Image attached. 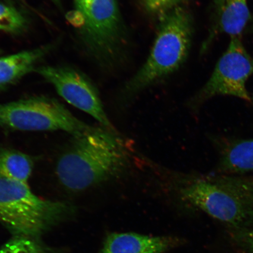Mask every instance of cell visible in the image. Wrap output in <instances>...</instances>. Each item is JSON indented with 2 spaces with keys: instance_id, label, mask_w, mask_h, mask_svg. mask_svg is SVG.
Wrapping results in <instances>:
<instances>
[{
  "instance_id": "cell-16",
  "label": "cell",
  "mask_w": 253,
  "mask_h": 253,
  "mask_svg": "<svg viewBox=\"0 0 253 253\" xmlns=\"http://www.w3.org/2000/svg\"><path fill=\"white\" fill-rule=\"evenodd\" d=\"M184 0H141V4L151 14H163L178 7Z\"/></svg>"
},
{
  "instance_id": "cell-14",
  "label": "cell",
  "mask_w": 253,
  "mask_h": 253,
  "mask_svg": "<svg viewBox=\"0 0 253 253\" xmlns=\"http://www.w3.org/2000/svg\"><path fill=\"white\" fill-rule=\"evenodd\" d=\"M27 20L18 9L0 3V31L17 34L27 27Z\"/></svg>"
},
{
  "instance_id": "cell-12",
  "label": "cell",
  "mask_w": 253,
  "mask_h": 253,
  "mask_svg": "<svg viewBox=\"0 0 253 253\" xmlns=\"http://www.w3.org/2000/svg\"><path fill=\"white\" fill-rule=\"evenodd\" d=\"M219 169L235 175L253 171V139L235 141L224 148Z\"/></svg>"
},
{
  "instance_id": "cell-8",
  "label": "cell",
  "mask_w": 253,
  "mask_h": 253,
  "mask_svg": "<svg viewBox=\"0 0 253 253\" xmlns=\"http://www.w3.org/2000/svg\"><path fill=\"white\" fill-rule=\"evenodd\" d=\"M82 28L85 39L94 49L102 52H112L121 34L116 0H93Z\"/></svg>"
},
{
  "instance_id": "cell-3",
  "label": "cell",
  "mask_w": 253,
  "mask_h": 253,
  "mask_svg": "<svg viewBox=\"0 0 253 253\" xmlns=\"http://www.w3.org/2000/svg\"><path fill=\"white\" fill-rule=\"evenodd\" d=\"M157 39L149 57L125 88L132 94L171 74L182 64L191 44V15L181 7L163 15Z\"/></svg>"
},
{
  "instance_id": "cell-7",
  "label": "cell",
  "mask_w": 253,
  "mask_h": 253,
  "mask_svg": "<svg viewBox=\"0 0 253 253\" xmlns=\"http://www.w3.org/2000/svg\"><path fill=\"white\" fill-rule=\"evenodd\" d=\"M34 71L52 84L66 102L90 115L103 127L116 132L92 84L80 72L70 68L50 66H41Z\"/></svg>"
},
{
  "instance_id": "cell-4",
  "label": "cell",
  "mask_w": 253,
  "mask_h": 253,
  "mask_svg": "<svg viewBox=\"0 0 253 253\" xmlns=\"http://www.w3.org/2000/svg\"><path fill=\"white\" fill-rule=\"evenodd\" d=\"M71 211L70 205L40 198L27 183L0 178V222L19 236L40 235Z\"/></svg>"
},
{
  "instance_id": "cell-1",
  "label": "cell",
  "mask_w": 253,
  "mask_h": 253,
  "mask_svg": "<svg viewBox=\"0 0 253 253\" xmlns=\"http://www.w3.org/2000/svg\"><path fill=\"white\" fill-rule=\"evenodd\" d=\"M74 137L72 146L57 164V176L64 187L84 191L124 171L128 153L116 132L91 126Z\"/></svg>"
},
{
  "instance_id": "cell-2",
  "label": "cell",
  "mask_w": 253,
  "mask_h": 253,
  "mask_svg": "<svg viewBox=\"0 0 253 253\" xmlns=\"http://www.w3.org/2000/svg\"><path fill=\"white\" fill-rule=\"evenodd\" d=\"M185 198L211 217L237 228L246 229L253 221V176L201 177L188 186Z\"/></svg>"
},
{
  "instance_id": "cell-20",
  "label": "cell",
  "mask_w": 253,
  "mask_h": 253,
  "mask_svg": "<svg viewBox=\"0 0 253 253\" xmlns=\"http://www.w3.org/2000/svg\"><path fill=\"white\" fill-rule=\"evenodd\" d=\"M18 1H20L21 2H25V1H24V0H18Z\"/></svg>"
},
{
  "instance_id": "cell-19",
  "label": "cell",
  "mask_w": 253,
  "mask_h": 253,
  "mask_svg": "<svg viewBox=\"0 0 253 253\" xmlns=\"http://www.w3.org/2000/svg\"><path fill=\"white\" fill-rule=\"evenodd\" d=\"M58 7H61V0H50Z\"/></svg>"
},
{
  "instance_id": "cell-17",
  "label": "cell",
  "mask_w": 253,
  "mask_h": 253,
  "mask_svg": "<svg viewBox=\"0 0 253 253\" xmlns=\"http://www.w3.org/2000/svg\"><path fill=\"white\" fill-rule=\"evenodd\" d=\"M236 239L249 253H253V230L239 229L235 233Z\"/></svg>"
},
{
  "instance_id": "cell-22",
  "label": "cell",
  "mask_w": 253,
  "mask_h": 253,
  "mask_svg": "<svg viewBox=\"0 0 253 253\" xmlns=\"http://www.w3.org/2000/svg\"></svg>"
},
{
  "instance_id": "cell-9",
  "label": "cell",
  "mask_w": 253,
  "mask_h": 253,
  "mask_svg": "<svg viewBox=\"0 0 253 253\" xmlns=\"http://www.w3.org/2000/svg\"><path fill=\"white\" fill-rule=\"evenodd\" d=\"M181 244L175 237L113 233L107 237L100 253H164Z\"/></svg>"
},
{
  "instance_id": "cell-6",
  "label": "cell",
  "mask_w": 253,
  "mask_h": 253,
  "mask_svg": "<svg viewBox=\"0 0 253 253\" xmlns=\"http://www.w3.org/2000/svg\"><path fill=\"white\" fill-rule=\"evenodd\" d=\"M253 75V58L241 37L230 38L225 51L216 63L207 83L195 97L196 103L217 96H230L251 102L246 82Z\"/></svg>"
},
{
  "instance_id": "cell-18",
  "label": "cell",
  "mask_w": 253,
  "mask_h": 253,
  "mask_svg": "<svg viewBox=\"0 0 253 253\" xmlns=\"http://www.w3.org/2000/svg\"><path fill=\"white\" fill-rule=\"evenodd\" d=\"M76 10L78 18H80L81 27H83L84 23V17L88 7L93 0H74ZM79 20V19H78Z\"/></svg>"
},
{
  "instance_id": "cell-15",
  "label": "cell",
  "mask_w": 253,
  "mask_h": 253,
  "mask_svg": "<svg viewBox=\"0 0 253 253\" xmlns=\"http://www.w3.org/2000/svg\"><path fill=\"white\" fill-rule=\"evenodd\" d=\"M0 253H44L43 250L30 237L18 236L0 250Z\"/></svg>"
},
{
  "instance_id": "cell-21",
  "label": "cell",
  "mask_w": 253,
  "mask_h": 253,
  "mask_svg": "<svg viewBox=\"0 0 253 253\" xmlns=\"http://www.w3.org/2000/svg\"><path fill=\"white\" fill-rule=\"evenodd\" d=\"M252 100H253V98H252Z\"/></svg>"
},
{
  "instance_id": "cell-13",
  "label": "cell",
  "mask_w": 253,
  "mask_h": 253,
  "mask_svg": "<svg viewBox=\"0 0 253 253\" xmlns=\"http://www.w3.org/2000/svg\"><path fill=\"white\" fill-rule=\"evenodd\" d=\"M34 163L30 156L14 150H0V178L27 183Z\"/></svg>"
},
{
  "instance_id": "cell-10",
  "label": "cell",
  "mask_w": 253,
  "mask_h": 253,
  "mask_svg": "<svg viewBox=\"0 0 253 253\" xmlns=\"http://www.w3.org/2000/svg\"><path fill=\"white\" fill-rule=\"evenodd\" d=\"M248 0H213L212 26L208 40L218 34L241 37L251 19Z\"/></svg>"
},
{
  "instance_id": "cell-11",
  "label": "cell",
  "mask_w": 253,
  "mask_h": 253,
  "mask_svg": "<svg viewBox=\"0 0 253 253\" xmlns=\"http://www.w3.org/2000/svg\"><path fill=\"white\" fill-rule=\"evenodd\" d=\"M49 49L48 46L37 47L0 58V93L34 71Z\"/></svg>"
},
{
  "instance_id": "cell-5",
  "label": "cell",
  "mask_w": 253,
  "mask_h": 253,
  "mask_svg": "<svg viewBox=\"0 0 253 253\" xmlns=\"http://www.w3.org/2000/svg\"><path fill=\"white\" fill-rule=\"evenodd\" d=\"M0 126L14 130H61L76 137L91 126L81 121L58 100L36 97L0 104Z\"/></svg>"
}]
</instances>
